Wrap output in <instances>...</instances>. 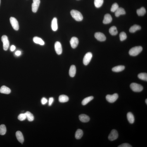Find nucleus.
Segmentation results:
<instances>
[{
  "label": "nucleus",
  "instance_id": "obj_26",
  "mask_svg": "<svg viewBox=\"0 0 147 147\" xmlns=\"http://www.w3.org/2000/svg\"><path fill=\"white\" fill-rule=\"evenodd\" d=\"M27 118L29 122H32L34 119V117L33 115L31 112L27 111L25 113Z\"/></svg>",
  "mask_w": 147,
  "mask_h": 147
},
{
  "label": "nucleus",
  "instance_id": "obj_27",
  "mask_svg": "<svg viewBox=\"0 0 147 147\" xmlns=\"http://www.w3.org/2000/svg\"><path fill=\"white\" fill-rule=\"evenodd\" d=\"M94 97L92 96L88 97L85 98L82 102V104L83 105H86L92 100Z\"/></svg>",
  "mask_w": 147,
  "mask_h": 147
},
{
  "label": "nucleus",
  "instance_id": "obj_17",
  "mask_svg": "<svg viewBox=\"0 0 147 147\" xmlns=\"http://www.w3.org/2000/svg\"><path fill=\"white\" fill-rule=\"evenodd\" d=\"M16 135L18 141L20 143H23L24 141V139L22 132L19 131H17Z\"/></svg>",
  "mask_w": 147,
  "mask_h": 147
},
{
  "label": "nucleus",
  "instance_id": "obj_37",
  "mask_svg": "<svg viewBox=\"0 0 147 147\" xmlns=\"http://www.w3.org/2000/svg\"><path fill=\"white\" fill-rule=\"evenodd\" d=\"M48 101L47 99L44 97L42 98L41 100V103L43 105L46 104L48 102Z\"/></svg>",
  "mask_w": 147,
  "mask_h": 147
},
{
  "label": "nucleus",
  "instance_id": "obj_20",
  "mask_svg": "<svg viewBox=\"0 0 147 147\" xmlns=\"http://www.w3.org/2000/svg\"><path fill=\"white\" fill-rule=\"evenodd\" d=\"M33 41L36 44H39L41 45H44L45 44L44 41L43 40L38 37H34Z\"/></svg>",
  "mask_w": 147,
  "mask_h": 147
},
{
  "label": "nucleus",
  "instance_id": "obj_25",
  "mask_svg": "<svg viewBox=\"0 0 147 147\" xmlns=\"http://www.w3.org/2000/svg\"><path fill=\"white\" fill-rule=\"evenodd\" d=\"M83 135V132L82 130L78 129L75 132V136L77 139H81Z\"/></svg>",
  "mask_w": 147,
  "mask_h": 147
},
{
  "label": "nucleus",
  "instance_id": "obj_9",
  "mask_svg": "<svg viewBox=\"0 0 147 147\" xmlns=\"http://www.w3.org/2000/svg\"><path fill=\"white\" fill-rule=\"evenodd\" d=\"M95 37L99 41H104L106 40V37L103 33L101 32H97L95 34Z\"/></svg>",
  "mask_w": 147,
  "mask_h": 147
},
{
  "label": "nucleus",
  "instance_id": "obj_15",
  "mask_svg": "<svg viewBox=\"0 0 147 147\" xmlns=\"http://www.w3.org/2000/svg\"><path fill=\"white\" fill-rule=\"evenodd\" d=\"M79 120L83 122H89L90 120L89 116L85 114L81 115L79 116Z\"/></svg>",
  "mask_w": 147,
  "mask_h": 147
},
{
  "label": "nucleus",
  "instance_id": "obj_10",
  "mask_svg": "<svg viewBox=\"0 0 147 147\" xmlns=\"http://www.w3.org/2000/svg\"><path fill=\"white\" fill-rule=\"evenodd\" d=\"M55 48L56 52L58 55H60L62 53V46L61 44L59 41H57L55 44Z\"/></svg>",
  "mask_w": 147,
  "mask_h": 147
},
{
  "label": "nucleus",
  "instance_id": "obj_24",
  "mask_svg": "<svg viewBox=\"0 0 147 147\" xmlns=\"http://www.w3.org/2000/svg\"><path fill=\"white\" fill-rule=\"evenodd\" d=\"M141 29V27L140 26L135 25L131 27L130 28L129 32L131 33H134L136 31L139 30Z\"/></svg>",
  "mask_w": 147,
  "mask_h": 147
},
{
  "label": "nucleus",
  "instance_id": "obj_21",
  "mask_svg": "<svg viewBox=\"0 0 147 147\" xmlns=\"http://www.w3.org/2000/svg\"><path fill=\"white\" fill-rule=\"evenodd\" d=\"M127 118L128 121L131 124L134 123L135 121V118L134 115L131 112H129L127 114Z\"/></svg>",
  "mask_w": 147,
  "mask_h": 147
},
{
  "label": "nucleus",
  "instance_id": "obj_42",
  "mask_svg": "<svg viewBox=\"0 0 147 147\" xmlns=\"http://www.w3.org/2000/svg\"><path fill=\"white\" fill-rule=\"evenodd\" d=\"M37 0H33V1L34 2L35 1H37Z\"/></svg>",
  "mask_w": 147,
  "mask_h": 147
},
{
  "label": "nucleus",
  "instance_id": "obj_36",
  "mask_svg": "<svg viewBox=\"0 0 147 147\" xmlns=\"http://www.w3.org/2000/svg\"><path fill=\"white\" fill-rule=\"evenodd\" d=\"M118 147H132V146L129 143H125L119 145Z\"/></svg>",
  "mask_w": 147,
  "mask_h": 147
},
{
  "label": "nucleus",
  "instance_id": "obj_43",
  "mask_svg": "<svg viewBox=\"0 0 147 147\" xmlns=\"http://www.w3.org/2000/svg\"></svg>",
  "mask_w": 147,
  "mask_h": 147
},
{
  "label": "nucleus",
  "instance_id": "obj_41",
  "mask_svg": "<svg viewBox=\"0 0 147 147\" xmlns=\"http://www.w3.org/2000/svg\"><path fill=\"white\" fill-rule=\"evenodd\" d=\"M145 102H146V104H147V99H146V101H145Z\"/></svg>",
  "mask_w": 147,
  "mask_h": 147
},
{
  "label": "nucleus",
  "instance_id": "obj_18",
  "mask_svg": "<svg viewBox=\"0 0 147 147\" xmlns=\"http://www.w3.org/2000/svg\"><path fill=\"white\" fill-rule=\"evenodd\" d=\"M115 16L117 17H119L120 15H125L126 12L124 8H119L115 12Z\"/></svg>",
  "mask_w": 147,
  "mask_h": 147
},
{
  "label": "nucleus",
  "instance_id": "obj_33",
  "mask_svg": "<svg viewBox=\"0 0 147 147\" xmlns=\"http://www.w3.org/2000/svg\"><path fill=\"white\" fill-rule=\"evenodd\" d=\"M120 40L121 41H122L125 40L127 38V35L125 32H123L120 33L119 35Z\"/></svg>",
  "mask_w": 147,
  "mask_h": 147
},
{
  "label": "nucleus",
  "instance_id": "obj_19",
  "mask_svg": "<svg viewBox=\"0 0 147 147\" xmlns=\"http://www.w3.org/2000/svg\"><path fill=\"white\" fill-rule=\"evenodd\" d=\"M76 73V68L75 66L72 65L71 66L69 71V74L70 76L73 77L75 76Z\"/></svg>",
  "mask_w": 147,
  "mask_h": 147
},
{
  "label": "nucleus",
  "instance_id": "obj_4",
  "mask_svg": "<svg viewBox=\"0 0 147 147\" xmlns=\"http://www.w3.org/2000/svg\"><path fill=\"white\" fill-rule=\"evenodd\" d=\"M1 40L3 43V49L4 51H7L9 46V42L7 36H3L1 37Z\"/></svg>",
  "mask_w": 147,
  "mask_h": 147
},
{
  "label": "nucleus",
  "instance_id": "obj_6",
  "mask_svg": "<svg viewBox=\"0 0 147 147\" xmlns=\"http://www.w3.org/2000/svg\"><path fill=\"white\" fill-rule=\"evenodd\" d=\"M92 54L91 53L89 52L86 53L83 59V63L85 65H87L89 63L92 58Z\"/></svg>",
  "mask_w": 147,
  "mask_h": 147
},
{
  "label": "nucleus",
  "instance_id": "obj_8",
  "mask_svg": "<svg viewBox=\"0 0 147 147\" xmlns=\"http://www.w3.org/2000/svg\"><path fill=\"white\" fill-rule=\"evenodd\" d=\"M10 22L12 26L15 30H18L19 29V25L18 22L16 19L13 17H10Z\"/></svg>",
  "mask_w": 147,
  "mask_h": 147
},
{
  "label": "nucleus",
  "instance_id": "obj_2",
  "mask_svg": "<svg viewBox=\"0 0 147 147\" xmlns=\"http://www.w3.org/2000/svg\"><path fill=\"white\" fill-rule=\"evenodd\" d=\"M143 50V48L141 46L135 47L129 50V54L131 56H136L140 53Z\"/></svg>",
  "mask_w": 147,
  "mask_h": 147
},
{
  "label": "nucleus",
  "instance_id": "obj_34",
  "mask_svg": "<svg viewBox=\"0 0 147 147\" xmlns=\"http://www.w3.org/2000/svg\"><path fill=\"white\" fill-rule=\"evenodd\" d=\"M119 6L117 3H115L112 5L111 11L112 12H115L118 9Z\"/></svg>",
  "mask_w": 147,
  "mask_h": 147
},
{
  "label": "nucleus",
  "instance_id": "obj_40",
  "mask_svg": "<svg viewBox=\"0 0 147 147\" xmlns=\"http://www.w3.org/2000/svg\"><path fill=\"white\" fill-rule=\"evenodd\" d=\"M16 49V47L15 46L12 45L10 48V50L11 51H14Z\"/></svg>",
  "mask_w": 147,
  "mask_h": 147
},
{
  "label": "nucleus",
  "instance_id": "obj_7",
  "mask_svg": "<svg viewBox=\"0 0 147 147\" xmlns=\"http://www.w3.org/2000/svg\"><path fill=\"white\" fill-rule=\"evenodd\" d=\"M118 137V134L117 131L113 129L111 132L108 136V139L111 141H113L116 139Z\"/></svg>",
  "mask_w": 147,
  "mask_h": 147
},
{
  "label": "nucleus",
  "instance_id": "obj_29",
  "mask_svg": "<svg viewBox=\"0 0 147 147\" xmlns=\"http://www.w3.org/2000/svg\"><path fill=\"white\" fill-rule=\"evenodd\" d=\"M137 13L138 16H143L146 13V9L144 7H142L140 9L137 10Z\"/></svg>",
  "mask_w": 147,
  "mask_h": 147
},
{
  "label": "nucleus",
  "instance_id": "obj_32",
  "mask_svg": "<svg viewBox=\"0 0 147 147\" xmlns=\"http://www.w3.org/2000/svg\"><path fill=\"white\" fill-rule=\"evenodd\" d=\"M138 77L143 80L147 81V74L146 73H142L138 74Z\"/></svg>",
  "mask_w": 147,
  "mask_h": 147
},
{
  "label": "nucleus",
  "instance_id": "obj_35",
  "mask_svg": "<svg viewBox=\"0 0 147 147\" xmlns=\"http://www.w3.org/2000/svg\"><path fill=\"white\" fill-rule=\"evenodd\" d=\"M27 118L26 116L25 113H21L18 115V119L21 121L25 120Z\"/></svg>",
  "mask_w": 147,
  "mask_h": 147
},
{
  "label": "nucleus",
  "instance_id": "obj_30",
  "mask_svg": "<svg viewBox=\"0 0 147 147\" xmlns=\"http://www.w3.org/2000/svg\"><path fill=\"white\" fill-rule=\"evenodd\" d=\"M103 0H95L94 4L96 7L97 8L101 7L103 4Z\"/></svg>",
  "mask_w": 147,
  "mask_h": 147
},
{
  "label": "nucleus",
  "instance_id": "obj_1",
  "mask_svg": "<svg viewBox=\"0 0 147 147\" xmlns=\"http://www.w3.org/2000/svg\"><path fill=\"white\" fill-rule=\"evenodd\" d=\"M70 13L72 18L77 21H81L83 19L82 14L77 10H72L71 11Z\"/></svg>",
  "mask_w": 147,
  "mask_h": 147
},
{
  "label": "nucleus",
  "instance_id": "obj_3",
  "mask_svg": "<svg viewBox=\"0 0 147 147\" xmlns=\"http://www.w3.org/2000/svg\"><path fill=\"white\" fill-rule=\"evenodd\" d=\"M130 87L132 90L136 92H139L143 91V87L141 85L136 83H131Z\"/></svg>",
  "mask_w": 147,
  "mask_h": 147
},
{
  "label": "nucleus",
  "instance_id": "obj_31",
  "mask_svg": "<svg viewBox=\"0 0 147 147\" xmlns=\"http://www.w3.org/2000/svg\"><path fill=\"white\" fill-rule=\"evenodd\" d=\"M6 132V126L4 124H1L0 126V135H4Z\"/></svg>",
  "mask_w": 147,
  "mask_h": 147
},
{
  "label": "nucleus",
  "instance_id": "obj_13",
  "mask_svg": "<svg viewBox=\"0 0 147 147\" xmlns=\"http://www.w3.org/2000/svg\"><path fill=\"white\" fill-rule=\"evenodd\" d=\"M112 20V18L110 14H107L104 16L103 20V23L104 24H107L111 23Z\"/></svg>",
  "mask_w": 147,
  "mask_h": 147
},
{
  "label": "nucleus",
  "instance_id": "obj_16",
  "mask_svg": "<svg viewBox=\"0 0 147 147\" xmlns=\"http://www.w3.org/2000/svg\"><path fill=\"white\" fill-rule=\"evenodd\" d=\"M11 91V90L9 88L5 86H2L0 89V92L3 94H9Z\"/></svg>",
  "mask_w": 147,
  "mask_h": 147
},
{
  "label": "nucleus",
  "instance_id": "obj_5",
  "mask_svg": "<svg viewBox=\"0 0 147 147\" xmlns=\"http://www.w3.org/2000/svg\"><path fill=\"white\" fill-rule=\"evenodd\" d=\"M118 98V95L116 93L112 95H107L106 97V99L109 103H113L116 101Z\"/></svg>",
  "mask_w": 147,
  "mask_h": 147
},
{
  "label": "nucleus",
  "instance_id": "obj_28",
  "mask_svg": "<svg viewBox=\"0 0 147 147\" xmlns=\"http://www.w3.org/2000/svg\"><path fill=\"white\" fill-rule=\"evenodd\" d=\"M109 32L112 36L116 35L118 33V31L116 27L114 26L110 28L109 30Z\"/></svg>",
  "mask_w": 147,
  "mask_h": 147
},
{
  "label": "nucleus",
  "instance_id": "obj_11",
  "mask_svg": "<svg viewBox=\"0 0 147 147\" xmlns=\"http://www.w3.org/2000/svg\"><path fill=\"white\" fill-rule=\"evenodd\" d=\"M70 42L72 47L73 49H75L78 45L79 41L77 38L73 37L71 39Z\"/></svg>",
  "mask_w": 147,
  "mask_h": 147
},
{
  "label": "nucleus",
  "instance_id": "obj_23",
  "mask_svg": "<svg viewBox=\"0 0 147 147\" xmlns=\"http://www.w3.org/2000/svg\"><path fill=\"white\" fill-rule=\"evenodd\" d=\"M125 69V67L123 65H119L113 67L112 69L113 72H119L122 71Z\"/></svg>",
  "mask_w": 147,
  "mask_h": 147
},
{
  "label": "nucleus",
  "instance_id": "obj_39",
  "mask_svg": "<svg viewBox=\"0 0 147 147\" xmlns=\"http://www.w3.org/2000/svg\"><path fill=\"white\" fill-rule=\"evenodd\" d=\"M21 54V52L20 51H17L16 52L15 54L17 56H19Z\"/></svg>",
  "mask_w": 147,
  "mask_h": 147
},
{
  "label": "nucleus",
  "instance_id": "obj_22",
  "mask_svg": "<svg viewBox=\"0 0 147 147\" xmlns=\"http://www.w3.org/2000/svg\"><path fill=\"white\" fill-rule=\"evenodd\" d=\"M68 97L65 95H60L59 98V101L60 102L64 103L67 102L69 101Z\"/></svg>",
  "mask_w": 147,
  "mask_h": 147
},
{
  "label": "nucleus",
  "instance_id": "obj_12",
  "mask_svg": "<svg viewBox=\"0 0 147 147\" xmlns=\"http://www.w3.org/2000/svg\"><path fill=\"white\" fill-rule=\"evenodd\" d=\"M40 1V0L35 1L33 2L32 5V10L34 13H36L37 11Z\"/></svg>",
  "mask_w": 147,
  "mask_h": 147
},
{
  "label": "nucleus",
  "instance_id": "obj_14",
  "mask_svg": "<svg viewBox=\"0 0 147 147\" xmlns=\"http://www.w3.org/2000/svg\"><path fill=\"white\" fill-rule=\"evenodd\" d=\"M51 27L52 30L54 31H56L58 29L57 19L56 18H54L52 20Z\"/></svg>",
  "mask_w": 147,
  "mask_h": 147
},
{
  "label": "nucleus",
  "instance_id": "obj_38",
  "mask_svg": "<svg viewBox=\"0 0 147 147\" xmlns=\"http://www.w3.org/2000/svg\"><path fill=\"white\" fill-rule=\"evenodd\" d=\"M54 98L53 97H51L49 98V105L51 106L52 104V103L54 101Z\"/></svg>",
  "mask_w": 147,
  "mask_h": 147
}]
</instances>
